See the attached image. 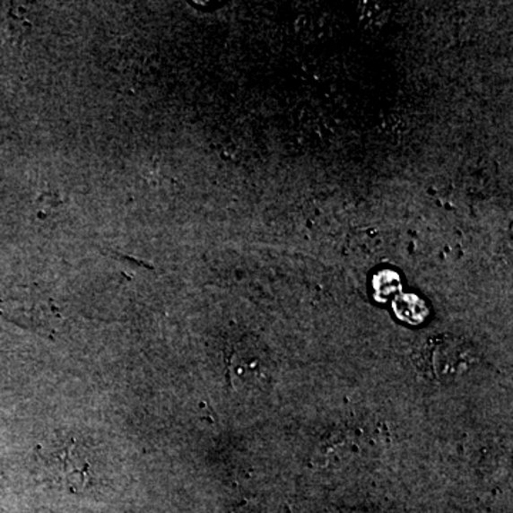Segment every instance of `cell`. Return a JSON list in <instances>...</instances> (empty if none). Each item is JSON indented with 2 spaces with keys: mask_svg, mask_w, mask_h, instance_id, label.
Here are the masks:
<instances>
[{
  "mask_svg": "<svg viewBox=\"0 0 513 513\" xmlns=\"http://www.w3.org/2000/svg\"><path fill=\"white\" fill-rule=\"evenodd\" d=\"M392 309L399 319H403L408 324H413V326L422 323L428 316V307L418 295L399 294L394 300Z\"/></svg>",
  "mask_w": 513,
  "mask_h": 513,
  "instance_id": "obj_1",
  "label": "cell"
},
{
  "mask_svg": "<svg viewBox=\"0 0 513 513\" xmlns=\"http://www.w3.org/2000/svg\"><path fill=\"white\" fill-rule=\"evenodd\" d=\"M372 287L375 300L379 302L388 301L392 295L398 294L403 290L401 277L396 271L392 270L378 271L372 278Z\"/></svg>",
  "mask_w": 513,
  "mask_h": 513,
  "instance_id": "obj_2",
  "label": "cell"
}]
</instances>
